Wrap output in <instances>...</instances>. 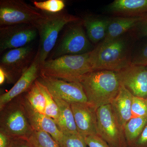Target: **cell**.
Wrapping results in <instances>:
<instances>
[{"mask_svg": "<svg viewBox=\"0 0 147 147\" xmlns=\"http://www.w3.org/2000/svg\"><path fill=\"white\" fill-rule=\"evenodd\" d=\"M128 41L121 36L102 40L90 52V62L92 71H118L131 63Z\"/></svg>", "mask_w": 147, "mask_h": 147, "instance_id": "1", "label": "cell"}, {"mask_svg": "<svg viewBox=\"0 0 147 147\" xmlns=\"http://www.w3.org/2000/svg\"><path fill=\"white\" fill-rule=\"evenodd\" d=\"M86 96L88 103L97 109L110 104L117 95L121 84L116 71H91L79 82Z\"/></svg>", "mask_w": 147, "mask_h": 147, "instance_id": "2", "label": "cell"}, {"mask_svg": "<svg viewBox=\"0 0 147 147\" xmlns=\"http://www.w3.org/2000/svg\"><path fill=\"white\" fill-rule=\"evenodd\" d=\"M92 71L89 52L47 60L40 65V75L66 82L79 83L84 75Z\"/></svg>", "mask_w": 147, "mask_h": 147, "instance_id": "3", "label": "cell"}, {"mask_svg": "<svg viewBox=\"0 0 147 147\" xmlns=\"http://www.w3.org/2000/svg\"><path fill=\"white\" fill-rule=\"evenodd\" d=\"M0 131L13 139L26 141L34 131L20 95L0 110Z\"/></svg>", "mask_w": 147, "mask_h": 147, "instance_id": "4", "label": "cell"}, {"mask_svg": "<svg viewBox=\"0 0 147 147\" xmlns=\"http://www.w3.org/2000/svg\"><path fill=\"white\" fill-rule=\"evenodd\" d=\"M79 20L78 17L64 12L45 14V17L36 27L40 38L38 51L40 65L47 60L48 55L55 47L59 34L64 27Z\"/></svg>", "mask_w": 147, "mask_h": 147, "instance_id": "5", "label": "cell"}, {"mask_svg": "<svg viewBox=\"0 0 147 147\" xmlns=\"http://www.w3.org/2000/svg\"><path fill=\"white\" fill-rule=\"evenodd\" d=\"M45 14L22 0L0 1V25L3 26L27 24L35 27Z\"/></svg>", "mask_w": 147, "mask_h": 147, "instance_id": "6", "label": "cell"}, {"mask_svg": "<svg viewBox=\"0 0 147 147\" xmlns=\"http://www.w3.org/2000/svg\"><path fill=\"white\" fill-rule=\"evenodd\" d=\"M98 135L111 147H128L124 128L116 117L110 104L98 108Z\"/></svg>", "mask_w": 147, "mask_h": 147, "instance_id": "7", "label": "cell"}, {"mask_svg": "<svg viewBox=\"0 0 147 147\" xmlns=\"http://www.w3.org/2000/svg\"><path fill=\"white\" fill-rule=\"evenodd\" d=\"M53 54L55 59L67 55H80L92 50L82 22L71 23Z\"/></svg>", "mask_w": 147, "mask_h": 147, "instance_id": "8", "label": "cell"}, {"mask_svg": "<svg viewBox=\"0 0 147 147\" xmlns=\"http://www.w3.org/2000/svg\"><path fill=\"white\" fill-rule=\"evenodd\" d=\"M38 81L46 87L54 98L69 104L86 103V96L79 83L66 82L40 75Z\"/></svg>", "mask_w": 147, "mask_h": 147, "instance_id": "9", "label": "cell"}, {"mask_svg": "<svg viewBox=\"0 0 147 147\" xmlns=\"http://www.w3.org/2000/svg\"><path fill=\"white\" fill-rule=\"evenodd\" d=\"M37 32L35 27L27 24H17L1 27V52L29 45L36 38Z\"/></svg>", "mask_w": 147, "mask_h": 147, "instance_id": "10", "label": "cell"}, {"mask_svg": "<svg viewBox=\"0 0 147 147\" xmlns=\"http://www.w3.org/2000/svg\"><path fill=\"white\" fill-rule=\"evenodd\" d=\"M33 52L32 47L29 45L8 50L3 55L0 67L7 74L9 81L13 76L21 75L28 69L33 61Z\"/></svg>", "mask_w": 147, "mask_h": 147, "instance_id": "11", "label": "cell"}, {"mask_svg": "<svg viewBox=\"0 0 147 147\" xmlns=\"http://www.w3.org/2000/svg\"><path fill=\"white\" fill-rule=\"evenodd\" d=\"M121 85L134 96L146 98L147 96V66L131 63L116 71Z\"/></svg>", "mask_w": 147, "mask_h": 147, "instance_id": "12", "label": "cell"}, {"mask_svg": "<svg viewBox=\"0 0 147 147\" xmlns=\"http://www.w3.org/2000/svg\"><path fill=\"white\" fill-rule=\"evenodd\" d=\"M40 63L38 51L31 64L21 75L18 81L8 91L0 96V110L11 100L26 92L37 80L40 74Z\"/></svg>", "mask_w": 147, "mask_h": 147, "instance_id": "13", "label": "cell"}, {"mask_svg": "<svg viewBox=\"0 0 147 147\" xmlns=\"http://www.w3.org/2000/svg\"><path fill=\"white\" fill-rule=\"evenodd\" d=\"M78 133L84 137L98 135L97 109L86 103L70 104Z\"/></svg>", "mask_w": 147, "mask_h": 147, "instance_id": "14", "label": "cell"}, {"mask_svg": "<svg viewBox=\"0 0 147 147\" xmlns=\"http://www.w3.org/2000/svg\"><path fill=\"white\" fill-rule=\"evenodd\" d=\"M23 102L27 116L33 130L45 131L59 142L64 134L59 129L55 121L45 114L34 110L24 96H23Z\"/></svg>", "mask_w": 147, "mask_h": 147, "instance_id": "15", "label": "cell"}, {"mask_svg": "<svg viewBox=\"0 0 147 147\" xmlns=\"http://www.w3.org/2000/svg\"><path fill=\"white\" fill-rule=\"evenodd\" d=\"M106 9L118 16H144L147 14V0H115Z\"/></svg>", "mask_w": 147, "mask_h": 147, "instance_id": "16", "label": "cell"}, {"mask_svg": "<svg viewBox=\"0 0 147 147\" xmlns=\"http://www.w3.org/2000/svg\"><path fill=\"white\" fill-rule=\"evenodd\" d=\"M133 95L121 85L117 95L110 103L111 108L121 126L125 125L131 118V103Z\"/></svg>", "mask_w": 147, "mask_h": 147, "instance_id": "17", "label": "cell"}, {"mask_svg": "<svg viewBox=\"0 0 147 147\" xmlns=\"http://www.w3.org/2000/svg\"><path fill=\"white\" fill-rule=\"evenodd\" d=\"M111 18L87 16L82 21L89 39L96 43L104 40Z\"/></svg>", "mask_w": 147, "mask_h": 147, "instance_id": "18", "label": "cell"}, {"mask_svg": "<svg viewBox=\"0 0 147 147\" xmlns=\"http://www.w3.org/2000/svg\"><path fill=\"white\" fill-rule=\"evenodd\" d=\"M142 19V16H118L111 18L103 40H111L121 36L129 30L134 28Z\"/></svg>", "mask_w": 147, "mask_h": 147, "instance_id": "19", "label": "cell"}, {"mask_svg": "<svg viewBox=\"0 0 147 147\" xmlns=\"http://www.w3.org/2000/svg\"><path fill=\"white\" fill-rule=\"evenodd\" d=\"M54 98L60 113V120L57 124L59 129L64 135L78 134L70 104L61 99Z\"/></svg>", "mask_w": 147, "mask_h": 147, "instance_id": "20", "label": "cell"}, {"mask_svg": "<svg viewBox=\"0 0 147 147\" xmlns=\"http://www.w3.org/2000/svg\"><path fill=\"white\" fill-rule=\"evenodd\" d=\"M147 124V116L131 118L124 127L128 147H133L140 134Z\"/></svg>", "mask_w": 147, "mask_h": 147, "instance_id": "21", "label": "cell"}, {"mask_svg": "<svg viewBox=\"0 0 147 147\" xmlns=\"http://www.w3.org/2000/svg\"><path fill=\"white\" fill-rule=\"evenodd\" d=\"M26 93L24 97L32 108L36 112L44 114L45 97L38 79Z\"/></svg>", "mask_w": 147, "mask_h": 147, "instance_id": "22", "label": "cell"}, {"mask_svg": "<svg viewBox=\"0 0 147 147\" xmlns=\"http://www.w3.org/2000/svg\"><path fill=\"white\" fill-rule=\"evenodd\" d=\"M26 141L31 147H60L50 134L44 131L34 130Z\"/></svg>", "mask_w": 147, "mask_h": 147, "instance_id": "23", "label": "cell"}, {"mask_svg": "<svg viewBox=\"0 0 147 147\" xmlns=\"http://www.w3.org/2000/svg\"><path fill=\"white\" fill-rule=\"evenodd\" d=\"M40 87L45 99V106L44 114L50 117L57 124L60 118L59 109L53 96L45 86L40 82Z\"/></svg>", "mask_w": 147, "mask_h": 147, "instance_id": "24", "label": "cell"}, {"mask_svg": "<svg viewBox=\"0 0 147 147\" xmlns=\"http://www.w3.org/2000/svg\"><path fill=\"white\" fill-rule=\"evenodd\" d=\"M35 7L38 9L49 13H55L61 12L65 7V3L63 0H47L33 2Z\"/></svg>", "mask_w": 147, "mask_h": 147, "instance_id": "25", "label": "cell"}, {"mask_svg": "<svg viewBox=\"0 0 147 147\" xmlns=\"http://www.w3.org/2000/svg\"><path fill=\"white\" fill-rule=\"evenodd\" d=\"M60 147H87L85 137L79 134L64 135L58 142Z\"/></svg>", "mask_w": 147, "mask_h": 147, "instance_id": "26", "label": "cell"}, {"mask_svg": "<svg viewBox=\"0 0 147 147\" xmlns=\"http://www.w3.org/2000/svg\"><path fill=\"white\" fill-rule=\"evenodd\" d=\"M131 118L147 116V99L133 96L131 103Z\"/></svg>", "mask_w": 147, "mask_h": 147, "instance_id": "27", "label": "cell"}, {"mask_svg": "<svg viewBox=\"0 0 147 147\" xmlns=\"http://www.w3.org/2000/svg\"><path fill=\"white\" fill-rule=\"evenodd\" d=\"M84 137L87 146L89 147H111L98 135H90Z\"/></svg>", "mask_w": 147, "mask_h": 147, "instance_id": "28", "label": "cell"}, {"mask_svg": "<svg viewBox=\"0 0 147 147\" xmlns=\"http://www.w3.org/2000/svg\"><path fill=\"white\" fill-rule=\"evenodd\" d=\"M131 63L136 65L147 66V44L132 59Z\"/></svg>", "mask_w": 147, "mask_h": 147, "instance_id": "29", "label": "cell"}, {"mask_svg": "<svg viewBox=\"0 0 147 147\" xmlns=\"http://www.w3.org/2000/svg\"><path fill=\"white\" fill-rule=\"evenodd\" d=\"M134 29L139 36L147 37V14L142 16V20Z\"/></svg>", "mask_w": 147, "mask_h": 147, "instance_id": "30", "label": "cell"}, {"mask_svg": "<svg viewBox=\"0 0 147 147\" xmlns=\"http://www.w3.org/2000/svg\"><path fill=\"white\" fill-rule=\"evenodd\" d=\"M133 147H147V124L135 142Z\"/></svg>", "mask_w": 147, "mask_h": 147, "instance_id": "31", "label": "cell"}, {"mask_svg": "<svg viewBox=\"0 0 147 147\" xmlns=\"http://www.w3.org/2000/svg\"><path fill=\"white\" fill-rule=\"evenodd\" d=\"M13 139L0 131V147H10Z\"/></svg>", "mask_w": 147, "mask_h": 147, "instance_id": "32", "label": "cell"}, {"mask_svg": "<svg viewBox=\"0 0 147 147\" xmlns=\"http://www.w3.org/2000/svg\"><path fill=\"white\" fill-rule=\"evenodd\" d=\"M10 147H31L26 141L21 139H13Z\"/></svg>", "mask_w": 147, "mask_h": 147, "instance_id": "33", "label": "cell"}, {"mask_svg": "<svg viewBox=\"0 0 147 147\" xmlns=\"http://www.w3.org/2000/svg\"><path fill=\"white\" fill-rule=\"evenodd\" d=\"M7 80H9L8 76L5 71L0 67V85H3Z\"/></svg>", "mask_w": 147, "mask_h": 147, "instance_id": "34", "label": "cell"}, {"mask_svg": "<svg viewBox=\"0 0 147 147\" xmlns=\"http://www.w3.org/2000/svg\"><path fill=\"white\" fill-rule=\"evenodd\" d=\"M146 98V99H147V96Z\"/></svg>", "mask_w": 147, "mask_h": 147, "instance_id": "35", "label": "cell"}]
</instances>
